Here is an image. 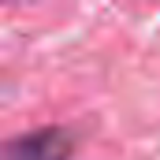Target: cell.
<instances>
[{
  "label": "cell",
  "instance_id": "1",
  "mask_svg": "<svg viewBox=\"0 0 160 160\" xmlns=\"http://www.w3.org/2000/svg\"><path fill=\"white\" fill-rule=\"evenodd\" d=\"M71 153L75 134L63 127H41L11 142H0V160H71Z\"/></svg>",
  "mask_w": 160,
  "mask_h": 160
}]
</instances>
